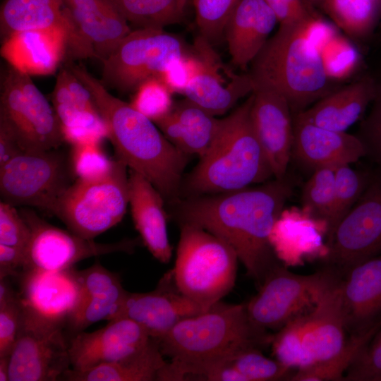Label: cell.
<instances>
[{"label":"cell","mask_w":381,"mask_h":381,"mask_svg":"<svg viewBox=\"0 0 381 381\" xmlns=\"http://www.w3.org/2000/svg\"><path fill=\"white\" fill-rule=\"evenodd\" d=\"M272 334L249 319L245 303L219 301L207 311L178 322L158 339L159 349L170 361L158 381L197 378L209 365L249 348L263 349Z\"/></svg>","instance_id":"cell-3"},{"label":"cell","mask_w":381,"mask_h":381,"mask_svg":"<svg viewBox=\"0 0 381 381\" xmlns=\"http://www.w3.org/2000/svg\"><path fill=\"white\" fill-rule=\"evenodd\" d=\"M31 238L30 229L15 206L0 202V243L26 252Z\"/></svg>","instance_id":"cell-47"},{"label":"cell","mask_w":381,"mask_h":381,"mask_svg":"<svg viewBox=\"0 0 381 381\" xmlns=\"http://www.w3.org/2000/svg\"><path fill=\"white\" fill-rule=\"evenodd\" d=\"M381 325V320L367 330L349 335L344 348L335 356L297 369L289 380L341 381L359 352Z\"/></svg>","instance_id":"cell-35"},{"label":"cell","mask_w":381,"mask_h":381,"mask_svg":"<svg viewBox=\"0 0 381 381\" xmlns=\"http://www.w3.org/2000/svg\"><path fill=\"white\" fill-rule=\"evenodd\" d=\"M171 95L159 78H152L138 86L130 104L155 123L171 111L174 103Z\"/></svg>","instance_id":"cell-43"},{"label":"cell","mask_w":381,"mask_h":381,"mask_svg":"<svg viewBox=\"0 0 381 381\" xmlns=\"http://www.w3.org/2000/svg\"><path fill=\"white\" fill-rule=\"evenodd\" d=\"M19 298V292L13 288L8 277L0 279V306L14 301Z\"/></svg>","instance_id":"cell-53"},{"label":"cell","mask_w":381,"mask_h":381,"mask_svg":"<svg viewBox=\"0 0 381 381\" xmlns=\"http://www.w3.org/2000/svg\"><path fill=\"white\" fill-rule=\"evenodd\" d=\"M241 0H193L195 18L201 35L210 42L219 38Z\"/></svg>","instance_id":"cell-44"},{"label":"cell","mask_w":381,"mask_h":381,"mask_svg":"<svg viewBox=\"0 0 381 381\" xmlns=\"http://www.w3.org/2000/svg\"><path fill=\"white\" fill-rule=\"evenodd\" d=\"M253 100L252 92L240 107L220 119L210 149L183 176L180 198L237 190L273 176L252 125Z\"/></svg>","instance_id":"cell-4"},{"label":"cell","mask_w":381,"mask_h":381,"mask_svg":"<svg viewBox=\"0 0 381 381\" xmlns=\"http://www.w3.org/2000/svg\"><path fill=\"white\" fill-rule=\"evenodd\" d=\"M193 51L198 66L183 92L186 99L216 116L253 92L254 83L249 73L238 75L230 71L205 37L200 35L195 39Z\"/></svg>","instance_id":"cell-17"},{"label":"cell","mask_w":381,"mask_h":381,"mask_svg":"<svg viewBox=\"0 0 381 381\" xmlns=\"http://www.w3.org/2000/svg\"><path fill=\"white\" fill-rule=\"evenodd\" d=\"M293 193L286 175L255 187L179 198L168 205L179 225L197 226L227 243L259 288L267 274L282 264L269 235Z\"/></svg>","instance_id":"cell-1"},{"label":"cell","mask_w":381,"mask_h":381,"mask_svg":"<svg viewBox=\"0 0 381 381\" xmlns=\"http://www.w3.org/2000/svg\"><path fill=\"white\" fill-rule=\"evenodd\" d=\"M308 313L295 318L272 334L270 346L275 359L291 370L309 365L303 345Z\"/></svg>","instance_id":"cell-40"},{"label":"cell","mask_w":381,"mask_h":381,"mask_svg":"<svg viewBox=\"0 0 381 381\" xmlns=\"http://www.w3.org/2000/svg\"><path fill=\"white\" fill-rule=\"evenodd\" d=\"M21 310L20 298L0 306V357L11 354L19 329Z\"/></svg>","instance_id":"cell-49"},{"label":"cell","mask_w":381,"mask_h":381,"mask_svg":"<svg viewBox=\"0 0 381 381\" xmlns=\"http://www.w3.org/2000/svg\"><path fill=\"white\" fill-rule=\"evenodd\" d=\"M333 273L325 268L311 274L293 273L282 264L272 270L246 305L250 321L274 332L313 309Z\"/></svg>","instance_id":"cell-11"},{"label":"cell","mask_w":381,"mask_h":381,"mask_svg":"<svg viewBox=\"0 0 381 381\" xmlns=\"http://www.w3.org/2000/svg\"><path fill=\"white\" fill-rule=\"evenodd\" d=\"M198 66V59L193 51L187 52L172 61L159 78L171 93L183 94V92Z\"/></svg>","instance_id":"cell-48"},{"label":"cell","mask_w":381,"mask_h":381,"mask_svg":"<svg viewBox=\"0 0 381 381\" xmlns=\"http://www.w3.org/2000/svg\"><path fill=\"white\" fill-rule=\"evenodd\" d=\"M250 111L252 125L273 176H286L291 157L294 123L287 99L266 87H255Z\"/></svg>","instance_id":"cell-20"},{"label":"cell","mask_w":381,"mask_h":381,"mask_svg":"<svg viewBox=\"0 0 381 381\" xmlns=\"http://www.w3.org/2000/svg\"><path fill=\"white\" fill-rule=\"evenodd\" d=\"M377 83L372 78H362L333 90L296 116L321 128L346 131L362 117L372 103Z\"/></svg>","instance_id":"cell-30"},{"label":"cell","mask_w":381,"mask_h":381,"mask_svg":"<svg viewBox=\"0 0 381 381\" xmlns=\"http://www.w3.org/2000/svg\"><path fill=\"white\" fill-rule=\"evenodd\" d=\"M341 281L334 274L308 314L303 345L308 365L335 356L347 341Z\"/></svg>","instance_id":"cell-24"},{"label":"cell","mask_w":381,"mask_h":381,"mask_svg":"<svg viewBox=\"0 0 381 381\" xmlns=\"http://www.w3.org/2000/svg\"><path fill=\"white\" fill-rule=\"evenodd\" d=\"M17 278L22 304L65 327L80 296L78 270L73 267L56 271L25 268Z\"/></svg>","instance_id":"cell-22"},{"label":"cell","mask_w":381,"mask_h":381,"mask_svg":"<svg viewBox=\"0 0 381 381\" xmlns=\"http://www.w3.org/2000/svg\"><path fill=\"white\" fill-rule=\"evenodd\" d=\"M102 143H84L72 145L69 163L75 179L85 181L104 179L113 171L116 159L109 158L101 147Z\"/></svg>","instance_id":"cell-41"},{"label":"cell","mask_w":381,"mask_h":381,"mask_svg":"<svg viewBox=\"0 0 381 381\" xmlns=\"http://www.w3.org/2000/svg\"><path fill=\"white\" fill-rule=\"evenodd\" d=\"M26 264V252L0 243V279L18 277Z\"/></svg>","instance_id":"cell-51"},{"label":"cell","mask_w":381,"mask_h":381,"mask_svg":"<svg viewBox=\"0 0 381 381\" xmlns=\"http://www.w3.org/2000/svg\"><path fill=\"white\" fill-rule=\"evenodd\" d=\"M66 65L91 92L107 126L116 159L146 178L166 204L179 200L190 156L176 148L152 121L111 95L85 67L71 61Z\"/></svg>","instance_id":"cell-2"},{"label":"cell","mask_w":381,"mask_h":381,"mask_svg":"<svg viewBox=\"0 0 381 381\" xmlns=\"http://www.w3.org/2000/svg\"><path fill=\"white\" fill-rule=\"evenodd\" d=\"M70 368L64 326L22 304L19 329L9 356V381L59 380Z\"/></svg>","instance_id":"cell-12"},{"label":"cell","mask_w":381,"mask_h":381,"mask_svg":"<svg viewBox=\"0 0 381 381\" xmlns=\"http://www.w3.org/2000/svg\"><path fill=\"white\" fill-rule=\"evenodd\" d=\"M68 29L54 27L13 33L2 40L1 55L29 75H52L68 53Z\"/></svg>","instance_id":"cell-25"},{"label":"cell","mask_w":381,"mask_h":381,"mask_svg":"<svg viewBox=\"0 0 381 381\" xmlns=\"http://www.w3.org/2000/svg\"><path fill=\"white\" fill-rule=\"evenodd\" d=\"M324 268L343 278L353 267L381 255V170L371 169L368 183L327 242Z\"/></svg>","instance_id":"cell-13"},{"label":"cell","mask_w":381,"mask_h":381,"mask_svg":"<svg viewBox=\"0 0 381 381\" xmlns=\"http://www.w3.org/2000/svg\"><path fill=\"white\" fill-rule=\"evenodd\" d=\"M205 312L179 291L171 270L162 276L154 290L145 293L128 291L107 320H132L151 338L158 340L181 320Z\"/></svg>","instance_id":"cell-16"},{"label":"cell","mask_w":381,"mask_h":381,"mask_svg":"<svg viewBox=\"0 0 381 381\" xmlns=\"http://www.w3.org/2000/svg\"><path fill=\"white\" fill-rule=\"evenodd\" d=\"M341 287L349 335L381 320V255L351 268L341 279Z\"/></svg>","instance_id":"cell-28"},{"label":"cell","mask_w":381,"mask_h":381,"mask_svg":"<svg viewBox=\"0 0 381 381\" xmlns=\"http://www.w3.org/2000/svg\"><path fill=\"white\" fill-rule=\"evenodd\" d=\"M291 159L313 172L325 167L351 164L365 157L364 146L356 135L319 127L296 115Z\"/></svg>","instance_id":"cell-23"},{"label":"cell","mask_w":381,"mask_h":381,"mask_svg":"<svg viewBox=\"0 0 381 381\" xmlns=\"http://www.w3.org/2000/svg\"><path fill=\"white\" fill-rule=\"evenodd\" d=\"M320 52L329 80L348 78L355 73L361 63L358 50L338 32L326 42Z\"/></svg>","instance_id":"cell-42"},{"label":"cell","mask_w":381,"mask_h":381,"mask_svg":"<svg viewBox=\"0 0 381 381\" xmlns=\"http://www.w3.org/2000/svg\"><path fill=\"white\" fill-rule=\"evenodd\" d=\"M308 20L281 24L252 61L249 73L255 87L277 91L297 113L334 90L329 88L330 80L320 50L310 37Z\"/></svg>","instance_id":"cell-5"},{"label":"cell","mask_w":381,"mask_h":381,"mask_svg":"<svg viewBox=\"0 0 381 381\" xmlns=\"http://www.w3.org/2000/svg\"><path fill=\"white\" fill-rule=\"evenodd\" d=\"M334 24L347 35L361 38L369 35L381 13L380 0H322Z\"/></svg>","instance_id":"cell-36"},{"label":"cell","mask_w":381,"mask_h":381,"mask_svg":"<svg viewBox=\"0 0 381 381\" xmlns=\"http://www.w3.org/2000/svg\"><path fill=\"white\" fill-rule=\"evenodd\" d=\"M274 13L279 24L305 22L316 14L304 0H265Z\"/></svg>","instance_id":"cell-50"},{"label":"cell","mask_w":381,"mask_h":381,"mask_svg":"<svg viewBox=\"0 0 381 381\" xmlns=\"http://www.w3.org/2000/svg\"><path fill=\"white\" fill-rule=\"evenodd\" d=\"M326 220L316 218L301 207L282 210L269 235L271 248L286 267L303 266L308 262L323 261L329 253Z\"/></svg>","instance_id":"cell-21"},{"label":"cell","mask_w":381,"mask_h":381,"mask_svg":"<svg viewBox=\"0 0 381 381\" xmlns=\"http://www.w3.org/2000/svg\"><path fill=\"white\" fill-rule=\"evenodd\" d=\"M24 152L18 138L8 122L0 116V166Z\"/></svg>","instance_id":"cell-52"},{"label":"cell","mask_w":381,"mask_h":381,"mask_svg":"<svg viewBox=\"0 0 381 381\" xmlns=\"http://www.w3.org/2000/svg\"><path fill=\"white\" fill-rule=\"evenodd\" d=\"M129 205L135 227L152 255L162 263L169 262L172 249L167 231L166 202L143 176L128 169Z\"/></svg>","instance_id":"cell-27"},{"label":"cell","mask_w":381,"mask_h":381,"mask_svg":"<svg viewBox=\"0 0 381 381\" xmlns=\"http://www.w3.org/2000/svg\"><path fill=\"white\" fill-rule=\"evenodd\" d=\"M344 381H381V325L347 370Z\"/></svg>","instance_id":"cell-45"},{"label":"cell","mask_w":381,"mask_h":381,"mask_svg":"<svg viewBox=\"0 0 381 381\" xmlns=\"http://www.w3.org/2000/svg\"><path fill=\"white\" fill-rule=\"evenodd\" d=\"M259 348H249L224 359L242 381H274L289 379L291 370L276 359L266 357Z\"/></svg>","instance_id":"cell-39"},{"label":"cell","mask_w":381,"mask_h":381,"mask_svg":"<svg viewBox=\"0 0 381 381\" xmlns=\"http://www.w3.org/2000/svg\"><path fill=\"white\" fill-rule=\"evenodd\" d=\"M335 168L325 167L314 171L303 185L301 194V208L327 223L334 204Z\"/></svg>","instance_id":"cell-38"},{"label":"cell","mask_w":381,"mask_h":381,"mask_svg":"<svg viewBox=\"0 0 381 381\" xmlns=\"http://www.w3.org/2000/svg\"><path fill=\"white\" fill-rule=\"evenodd\" d=\"M78 275L81 292L65 323L67 337L84 331L96 322L107 320L128 292L122 286L120 276L99 262L78 270Z\"/></svg>","instance_id":"cell-26"},{"label":"cell","mask_w":381,"mask_h":381,"mask_svg":"<svg viewBox=\"0 0 381 381\" xmlns=\"http://www.w3.org/2000/svg\"><path fill=\"white\" fill-rule=\"evenodd\" d=\"M63 1L71 21L69 57L96 58L102 63L131 31L108 0Z\"/></svg>","instance_id":"cell-15"},{"label":"cell","mask_w":381,"mask_h":381,"mask_svg":"<svg viewBox=\"0 0 381 381\" xmlns=\"http://www.w3.org/2000/svg\"><path fill=\"white\" fill-rule=\"evenodd\" d=\"M187 52L183 41L163 28H138L102 62L100 81L108 90L135 92L147 79L159 78L172 61Z\"/></svg>","instance_id":"cell-9"},{"label":"cell","mask_w":381,"mask_h":381,"mask_svg":"<svg viewBox=\"0 0 381 381\" xmlns=\"http://www.w3.org/2000/svg\"><path fill=\"white\" fill-rule=\"evenodd\" d=\"M52 102L64 140L71 146L108 139L107 126L91 92L66 64L57 75Z\"/></svg>","instance_id":"cell-18"},{"label":"cell","mask_w":381,"mask_h":381,"mask_svg":"<svg viewBox=\"0 0 381 381\" xmlns=\"http://www.w3.org/2000/svg\"><path fill=\"white\" fill-rule=\"evenodd\" d=\"M19 212L31 231L23 270H65L93 256L116 252L132 253L139 243L137 238H126L109 243H97L93 239L85 238L70 231L53 226L31 209L22 208Z\"/></svg>","instance_id":"cell-14"},{"label":"cell","mask_w":381,"mask_h":381,"mask_svg":"<svg viewBox=\"0 0 381 381\" xmlns=\"http://www.w3.org/2000/svg\"><path fill=\"white\" fill-rule=\"evenodd\" d=\"M71 176L69 159L56 149L24 151L0 166L1 201L52 214Z\"/></svg>","instance_id":"cell-8"},{"label":"cell","mask_w":381,"mask_h":381,"mask_svg":"<svg viewBox=\"0 0 381 381\" xmlns=\"http://www.w3.org/2000/svg\"><path fill=\"white\" fill-rule=\"evenodd\" d=\"M175 265V284L185 296L205 311L234 288L238 258L224 241L197 226L179 225Z\"/></svg>","instance_id":"cell-6"},{"label":"cell","mask_w":381,"mask_h":381,"mask_svg":"<svg viewBox=\"0 0 381 381\" xmlns=\"http://www.w3.org/2000/svg\"><path fill=\"white\" fill-rule=\"evenodd\" d=\"M66 27L71 22L63 0H4L0 10V32L4 40L22 31Z\"/></svg>","instance_id":"cell-33"},{"label":"cell","mask_w":381,"mask_h":381,"mask_svg":"<svg viewBox=\"0 0 381 381\" xmlns=\"http://www.w3.org/2000/svg\"><path fill=\"white\" fill-rule=\"evenodd\" d=\"M380 8H381V0H380Z\"/></svg>","instance_id":"cell-56"},{"label":"cell","mask_w":381,"mask_h":381,"mask_svg":"<svg viewBox=\"0 0 381 381\" xmlns=\"http://www.w3.org/2000/svg\"><path fill=\"white\" fill-rule=\"evenodd\" d=\"M304 1H318V0H304Z\"/></svg>","instance_id":"cell-55"},{"label":"cell","mask_w":381,"mask_h":381,"mask_svg":"<svg viewBox=\"0 0 381 381\" xmlns=\"http://www.w3.org/2000/svg\"><path fill=\"white\" fill-rule=\"evenodd\" d=\"M115 9L138 28H164L183 18L187 0H108Z\"/></svg>","instance_id":"cell-34"},{"label":"cell","mask_w":381,"mask_h":381,"mask_svg":"<svg viewBox=\"0 0 381 381\" xmlns=\"http://www.w3.org/2000/svg\"><path fill=\"white\" fill-rule=\"evenodd\" d=\"M370 173L371 169H353L350 164H342L335 168V198L328 222L327 242L361 196L368 183Z\"/></svg>","instance_id":"cell-37"},{"label":"cell","mask_w":381,"mask_h":381,"mask_svg":"<svg viewBox=\"0 0 381 381\" xmlns=\"http://www.w3.org/2000/svg\"><path fill=\"white\" fill-rule=\"evenodd\" d=\"M128 167L116 159L107 178L95 181L75 179L56 201L52 214L68 231L87 239L119 223L129 204Z\"/></svg>","instance_id":"cell-7"},{"label":"cell","mask_w":381,"mask_h":381,"mask_svg":"<svg viewBox=\"0 0 381 381\" xmlns=\"http://www.w3.org/2000/svg\"><path fill=\"white\" fill-rule=\"evenodd\" d=\"M158 341L151 338L138 352L122 359L78 371L68 369L60 377L65 381H158L160 370L167 361Z\"/></svg>","instance_id":"cell-32"},{"label":"cell","mask_w":381,"mask_h":381,"mask_svg":"<svg viewBox=\"0 0 381 381\" xmlns=\"http://www.w3.org/2000/svg\"><path fill=\"white\" fill-rule=\"evenodd\" d=\"M68 337L71 368L87 370L129 356L150 341L147 332L128 318L109 320L104 327Z\"/></svg>","instance_id":"cell-19"},{"label":"cell","mask_w":381,"mask_h":381,"mask_svg":"<svg viewBox=\"0 0 381 381\" xmlns=\"http://www.w3.org/2000/svg\"><path fill=\"white\" fill-rule=\"evenodd\" d=\"M277 22L265 0H241L224 30L234 65L246 69L268 40Z\"/></svg>","instance_id":"cell-29"},{"label":"cell","mask_w":381,"mask_h":381,"mask_svg":"<svg viewBox=\"0 0 381 381\" xmlns=\"http://www.w3.org/2000/svg\"><path fill=\"white\" fill-rule=\"evenodd\" d=\"M220 119L185 98L174 103L171 111L155 123L179 150L202 157L217 135Z\"/></svg>","instance_id":"cell-31"},{"label":"cell","mask_w":381,"mask_h":381,"mask_svg":"<svg viewBox=\"0 0 381 381\" xmlns=\"http://www.w3.org/2000/svg\"><path fill=\"white\" fill-rule=\"evenodd\" d=\"M372 107L361 123L356 135L362 142L365 157L381 170V83H377Z\"/></svg>","instance_id":"cell-46"},{"label":"cell","mask_w":381,"mask_h":381,"mask_svg":"<svg viewBox=\"0 0 381 381\" xmlns=\"http://www.w3.org/2000/svg\"><path fill=\"white\" fill-rule=\"evenodd\" d=\"M0 381H9V356L0 357Z\"/></svg>","instance_id":"cell-54"},{"label":"cell","mask_w":381,"mask_h":381,"mask_svg":"<svg viewBox=\"0 0 381 381\" xmlns=\"http://www.w3.org/2000/svg\"><path fill=\"white\" fill-rule=\"evenodd\" d=\"M0 116L11 126L24 151L57 149L64 141L52 104L30 75L10 66L1 83Z\"/></svg>","instance_id":"cell-10"}]
</instances>
